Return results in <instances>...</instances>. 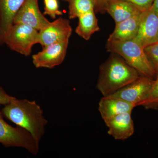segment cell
<instances>
[{"instance_id":"cell-1","label":"cell","mask_w":158,"mask_h":158,"mask_svg":"<svg viewBox=\"0 0 158 158\" xmlns=\"http://www.w3.org/2000/svg\"><path fill=\"white\" fill-rule=\"evenodd\" d=\"M4 106L1 110L4 117L17 127L27 131L39 143L45 134L48 121L37 102L14 97Z\"/></svg>"},{"instance_id":"cell-2","label":"cell","mask_w":158,"mask_h":158,"mask_svg":"<svg viewBox=\"0 0 158 158\" xmlns=\"http://www.w3.org/2000/svg\"><path fill=\"white\" fill-rule=\"evenodd\" d=\"M141 76L121 57L112 53L100 66L96 88L103 96H109Z\"/></svg>"},{"instance_id":"cell-3","label":"cell","mask_w":158,"mask_h":158,"mask_svg":"<svg viewBox=\"0 0 158 158\" xmlns=\"http://www.w3.org/2000/svg\"><path fill=\"white\" fill-rule=\"evenodd\" d=\"M107 50L121 57L141 76L155 80L156 74L148 59L144 48L135 39L107 41Z\"/></svg>"},{"instance_id":"cell-4","label":"cell","mask_w":158,"mask_h":158,"mask_svg":"<svg viewBox=\"0 0 158 158\" xmlns=\"http://www.w3.org/2000/svg\"><path fill=\"white\" fill-rule=\"evenodd\" d=\"M0 144L6 147L22 148L31 154L39 153V143L27 131L17 127H13L4 119L0 110Z\"/></svg>"},{"instance_id":"cell-5","label":"cell","mask_w":158,"mask_h":158,"mask_svg":"<svg viewBox=\"0 0 158 158\" xmlns=\"http://www.w3.org/2000/svg\"><path fill=\"white\" fill-rule=\"evenodd\" d=\"M39 31L22 24H13L9 29L4 44L21 55L28 56L33 46L38 44Z\"/></svg>"},{"instance_id":"cell-6","label":"cell","mask_w":158,"mask_h":158,"mask_svg":"<svg viewBox=\"0 0 158 158\" xmlns=\"http://www.w3.org/2000/svg\"><path fill=\"white\" fill-rule=\"evenodd\" d=\"M69 41L52 44L44 47L42 51L32 56L34 66L37 68L52 69L61 65L67 53Z\"/></svg>"},{"instance_id":"cell-7","label":"cell","mask_w":158,"mask_h":158,"mask_svg":"<svg viewBox=\"0 0 158 158\" xmlns=\"http://www.w3.org/2000/svg\"><path fill=\"white\" fill-rule=\"evenodd\" d=\"M48 21L40 10L38 0H25L15 15L13 24H22L38 31L48 25Z\"/></svg>"},{"instance_id":"cell-8","label":"cell","mask_w":158,"mask_h":158,"mask_svg":"<svg viewBox=\"0 0 158 158\" xmlns=\"http://www.w3.org/2000/svg\"><path fill=\"white\" fill-rule=\"evenodd\" d=\"M72 29L69 21L59 18L39 31L38 42L43 47L64 41H69Z\"/></svg>"},{"instance_id":"cell-9","label":"cell","mask_w":158,"mask_h":158,"mask_svg":"<svg viewBox=\"0 0 158 158\" xmlns=\"http://www.w3.org/2000/svg\"><path fill=\"white\" fill-rule=\"evenodd\" d=\"M154 80L141 76L138 78L109 95L121 99L138 106L147 95L153 83Z\"/></svg>"},{"instance_id":"cell-10","label":"cell","mask_w":158,"mask_h":158,"mask_svg":"<svg viewBox=\"0 0 158 158\" xmlns=\"http://www.w3.org/2000/svg\"><path fill=\"white\" fill-rule=\"evenodd\" d=\"M158 31V14L152 7L141 12L140 24L135 38L143 47L154 43Z\"/></svg>"},{"instance_id":"cell-11","label":"cell","mask_w":158,"mask_h":158,"mask_svg":"<svg viewBox=\"0 0 158 158\" xmlns=\"http://www.w3.org/2000/svg\"><path fill=\"white\" fill-rule=\"evenodd\" d=\"M135 105L121 99L103 96L98 104V111L105 123L125 113H131Z\"/></svg>"},{"instance_id":"cell-12","label":"cell","mask_w":158,"mask_h":158,"mask_svg":"<svg viewBox=\"0 0 158 158\" xmlns=\"http://www.w3.org/2000/svg\"><path fill=\"white\" fill-rule=\"evenodd\" d=\"M108 128V133L115 140H127L135 132L131 113H125L114 117L105 123Z\"/></svg>"},{"instance_id":"cell-13","label":"cell","mask_w":158,"mask_h":158,"mask_svg":"<svg viewBox=\"0 0 158 158\" xmlns=\"http://www.w3.org/2000/svg\"><path fill=\"white\" fill-rule=\"evenodd\" d=\"M25 0H0V45L13 25L15 15Z\"/></svg>"},{"instance_id":"cell-14","label":"cell","mask_w":158,"mask_h":158,"mask_svg":"<svg viewBox=\"0 0 158 158\" xmlns=\"http://www.w3.org/2000/svg\"><path fill=\"white\" fill-rule=\"evenodd\" d=\"M141 13H138L116 24L115 29L108 39L110 40H130L135 39L138 34Z\"/></svg>"},{"instance_id":"cell-15","label":"cell","mask_w":158,"mask_h":158,"mask_svg":"<svg viewBox=\"0 0 158 158\" xmlns=\"http://www.w3.org/2000/svg\"><path fill=\"white\" fill-rule=\"evenodd\" d=\"M117 24L141 11L132 4L123 0H108L104 8Z\"/></svg>"},{"instance_id":"cell-16","label":"cell","mask_w":158,"mask_h":158,"mask_svg":"<svg viewBox=\"0 0 158 158\" xmlns=\"http://www.w3.org/2000/svg\"><path fill=\"white\" fill-rule=\"evenodd\" d=\"M79 23L75 32L80 37L88 40L95 32L99 31L98 20L95 14V11H92L82 15L78 18Z\"/></svg>"},{"instance_id":"cell-17","label":"cell","mask_w":158,"mask_h":158,"mask_svg":"<svg viewBox=\"0 0 158 158\" xmlns=\"http://www.w3.org/2000/svg\"><path fill=\"white\" fill-rule=\"evenodd\" d=\"M68 3L70 19L78 18L82 15L95 9L94 0H70Z\"/></svg>"},{"instance_id":"cell-18","label":"cell","mask_w":158,"mask_h":158,"mask_svg":"<svg viewBox=\"0 0 158 158\" xmlns=\"http://www.w3.org/2000/svg\"><path fill=\"white\" fill-rule=\"evenodd\" d=\"M138 106H141L147 110H158V74L147 95L139 103Z\"/></svg>"},{"instance_id":"cell-19","label":"cell","mask_w":158,"mask_h":158,"mask_svg":"<svg viewBox=\"0 0 158 158\" xmlns=\"http://www.w3.org/2000/svg\"><path fill=\"white\" fill-rule=\"evenodd\" d=\"M148 59L156 75L158 74V42L147 46L144 48Z\"/></svg>"},{"instance_id":"cell-20","label":"cell","mask_w":158,"mask_h":158,"mask_svg":"<svg viewBox=\"0 0 158 158\" xmlns=\"http://www.w3.org/2000/svg\"><path fill=\"white\" fill-rule=\"evenodd\" d=\"M44 15H48L55 19L57 16L62 15V12L59 10L57 0H44Z\"/></svg>"},{"instance_id":"cell-21","label":"cell","mask_w":158,"mask_h":158,"mask_svg":"<svg viewBox=\"0 0 158 158\" xmlns=\"http://www.w3.org/2000/svg\"><path fill=\"white\" fill-rule=\"evenodd\" d=\"M132 4L143 12L151 8L154 0H123Z\"/></svg>"},{"instance_id":"cell-22","label":"cell","mask_w":158,"mask_h":158,"mask_svg":"<svg viewBox=\"0 0 158 158\" xmlns=\"http://www.w3.org/2000/svg\"><path fill=\"white\" fill-rule=\"evenodd\" d=\"M14 97L10 96L5 91L4 88L0 86V106L6 105L9 103L14 98Z\"/></svg>"},{"instance_id":"cell-23","label":"cell","mask_w":158,"mask_h":158,"mask_svg":"<svg viewBox=\"0 0 158 158\" xmlns=\"http://www.w3.org/2000/svg\"><path fill=\"white\" fill-rule=\"evenodd\" d=\"M95 3V11L104 13V8L105 4L108 0H94Z\"/></svg>"},{"instance_id":"cell-24","label":"cell","mask_w":158,"mask_h":158,"mask_svg":"<svg viewBox=\"0 0 158 158\" xmlns=\"http://www.w3.org/2000/svg\"><path fill=\"white\" fill-rule=\"evenodd\" d=\"M152 7L154 10L158 14V0H154Z\"/></svg>"},{"instance_id":"cell-25","label":"cell","mask_w":158,"mask_h":158,"mask_svg":"<svg viewBox=\"0 0 158 158\" xmlns=\"http://www.w3.org/2000/svg\"><path fill=\"white\" fill-rule=\"evenodd\" d=\"M158 42V31L157 33V34L156 37V39L155 40V41L154 43Z\"/></svg>"},{"instance_id":"cell-26","label":"cell","mask_w":158,"mask_h":158,"mask_svg":"<svg viewBox=\"0 0 158 158\" xmlns=\"http://www.w3.org/2000/svg\"><path fill=\"white\" fill-rule=\"evenodd\" d=\"M62 1H65V2H69V1H70V0H62Z\"/></svg>"}]
</instances>
